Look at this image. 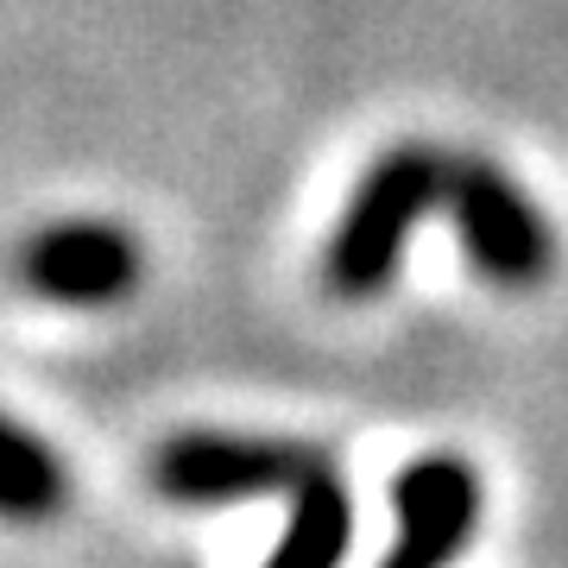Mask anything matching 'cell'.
Masks as SVG:
<instances>
[{
    "instance_id": "cell-1",
    "label": "cell",
    "mask_w": 568,
    "mask_h": 568,
    "mask_svg": "<svg viewBox=\"0 0 568 568\" xmlns=\"http://www.w3.org/2000/svg\"><path fill=\"white\" fill-rule=\"evenodd\" d=\"M448 164L455 159L436 152V145H424V140H398L366 164V178L354 183L342 222H335V234H328V246H323L328 297L366 304V297L392 291L410 234L424 227V215L443 209Z\"/></svg>"
},
{
    "instance_id": "cell-2",
    "label": "cell",
    "mask_w": 568,
    "mask_h": 568,
    "mask_svg": "<svg viewBox=\"0 0 568 568\" xmlns=\"http://www.w3.org/2000/svg\"><path fill=\"white\" fill-rule=\"evenodd\" d=\"M443 215L455 222V241H462L474 278H487L493 291H537L556 272V234L506 164L480 159V152L455 159Z\"/></svg>"
},
{
    "instance_id": "cell-3",
    "label": "cell",
    "mask_w": 568,
    "mask_h": 568,
    "mask_svg": "<svg viewBox=\"0 0 568 568\" xmlns=\"http://www.w3.org/2000/svg\"><path fill=\"white\" fill-rule=\"evenodd\" d=\"M328 455L284 436H222V429H190L152 455V487L171 506H227V499H265V493H297L316 474H328Z\"/></svg>"
},
{
    "instance_id": "cell-4",
    "label": "cell",
    "mask_w": 568,
    "mask_h": 568,
    "mask_svg": "<svg viewBox=\"0 0 568 568\" xmlns=\"http://www.w3.org/2000/svg\"><path fill=\"white\" fill-rule=\"evenodd\" d=\"M480 530V474L467 455L429 448L392 480V544L379 568H448Z\"/></svg>"
},
{
    "instance_id": "cell-5",
    "label": "cell",
    "mask_w": 568,
    "mask_h": 568,
    "mask_svg": "<svg viewBox=\"0 0 568 568\" xmlns=\"http://www.w3.org/2000/svg\"><path fill=\"white\" fill-rule=\"evenodd\" d=\"M140 241L114 222H58L20 246V284L63 310H114L140 291Z\"/></svg>"
},
{
    "instance_id": "cell-6",
    "label": "cell",
    "mask_w": 568,
    "mask_h": 568,
    "mask_svg": "<svg viewBox=\"0 0 568 568\" xmlns=\"http://www.w3.org/2000/svg\"><path fill=\"white\" fill-rule=\"evenodd\" d=\"M347 537H354V499L328 467L310 487L291 493V518H284V537L272 544L265 568H342Z\"/></svg>"
},
{
    "instance_id": "cell-7",
    "label": "cell",
    "mask_w": 568,
    "mask_h": 568,
    "mask_svg": "<svg viewBox=\"0 0 568 568\" xmlns=\"http://www.w3.org/2000/svg\"><path fill=\"white\" fill-rule=\"evenodd\" d=\"M63 493H70V480H63L58 448L44 443L39 429L13 424L7 429V487H0L7 518L13 525H39V518H51L63 506Z\"/></svg>"
}]
</instances>
